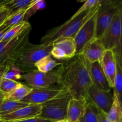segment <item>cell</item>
<instances>
[{
	"instance_id": "cell-1",
	"label": "cell",
	"mask_w": 122,
	"mask_h": 122,
	"mask_svg": "<svg viewBox=\"0 0 122 122\" xmlns=\"http://www.w3.org/2000/svg\"><path fill=\"white\" fill-rule=\"evenodd\" d=\"M90 66L91 63L82 53L62 62L60 86L72 98L86 100L88 89L92 85Z\"/></svg>"
},
{
	"instance_id": "cell-2",
	"label": "cell",
	"mask_w": 122,
	"mask_h": 122,
	"mask_svg": "<svg viewBox=\"0 0 122 122\" xmlns=\"http://www.w3.org/2000/svg\"><path fill=\"white\" fill-rule=\"evenodd\" d=\"M99 4L79 15H73L63 25L50 29L42 38L41 44H52L61 38H74L86 21L98 10Z\"/></svg>"
},
{
	"instance_id": "cell-3",
	"label": "cell",
	"mask_w": 122,
	"mask_h": 122,
	"mask_svg": "<svg viewBox=\"0 0 122 122\" xmlns=\"http://www.w3.org/2000/svg\"><path fill=\"white\" fill-rule=\"evenodd\" d=\"M52 48V44L35 45L29 41L18 53L13 64L17 66L24 73L36 70L35 63L50 55Z\"/></svg>"
},
{
	"instance_id": "cell-4",
	"label": "cell",
	"mask_w": 122,
	"mask_h": 122,
	"mask_svg": "<svg viewBox=\"0 0 122 122\" xmlns=\"http://www.w3.org/2000/svg\"><path fill=\"white\" fill-rule=\"evenodd\" d=\"M31 30L32 27L29 25L9 41L0 42V66L9 67L13 64L18 53L29 41Z\"/></svg>"
},
{
	"instance_id": "cell-5",
	"label": "cell",
	"mask_w": 122,
	"mask_h": 122,
	"mask_svg": "<svg viewBox=\"0 0 122 122\" xmlns=\"http://www.w3.org/2000/svg\"><path fill=\"white\" fill-rule=\"evenodd\" d=\"M61 66L48 73L41 72L36 70L23 73L20 79L32 88H61Z\"/></svg>"
},
{
	"instance_id": "cell-6",
	"label": "cell",
	"mask_w": 122,
	"mask_h": 122,
	"mask_svg": "<svg viewBox=\"0 0 122 122\" xmlns=\"http://www.w3.org/2000/svg\"><path fill=\"white\" fill-rule=\"evenodd\" d=\"M71 97L64 91L52 100L41 105V112L37 117L52 121L66 119L68 104Z\"/></svg>"
},
{
	"instance_id": "cell-7",
	"label": "cell",
	"mask_w": 122,
	"mask_h": 122,
	"mask_svg": "<svg viewBox=\"0 0 122 122\" xmlns=\"http://www.w3.org/2000/svg\"><path fill=\"white\" fill-rule=\"evenodd\" d=\"M122 6V1L101 0L97 13L95 38L100 39L102 37Z\"/></svg>"
},
{
	"instance_id": "cell-8",
	"label": "cell",
	"mask_w": 122,
	"mask_h": 122,
	"mask_svg": "<svg viewBox=\"0 0 122 122\" xmlns=\"http://www.w3.org/2000/svg\"><path fill=\"white\" fill-rule=\"evenodd\" d=\"M122 6L118 10L112 23L100 39L106 50H113L122 44Z\"/></svg>"
},
{
	"instance_id": "cell-9",
	"label": "cell",
	"mask_w": 122,
	"mask_h": 122,
	"mask_svg": "<svg viewBox=\"0 0 122 122\" xmlns=\"http://www.w3.org/2000/svg\"><path fill=\"white\" fill-rule=\"evenodd\" d=\"M104 91L97 88L92 85L87 92L86 101L91 104L97 110L105 114L110 109L114 99L113 90Z\"/></svg>"
},
{
	"instance_id": "cell-10",
	"label": "cell",
	"mask_w": 122,
	"mask_h": 122,
	"mask_svg": "<svg viewBox=\"0 0 122 122\" xmlns=\"http://www.w3.org/2000/svg\"><path fill=\"white\" fill-rule=\"evenodd\" d=\"M97 11L86 21L73 38L76 44V54H81L85 45L93 38H95Z\"/></svg>"
},
{
	"instance_id": "cell-11",
	"label": "cell",
	"mask_w": 122,
	"mask_h": 122,
	"mask_svg": "<svg viewBox=\"0 0 122 122\" xmlns=\"http://www.w3.org/2000/svg\"><path fill=\"white\" fill-rule=\"evenodd\" d=\"M76 47L73 38H64L52 42L50 55L58 60H67L76 55Z\"/></svg>"
},
{
	"instance_id": "cell-12",
	"label": "cell",
	"mask_w": 122,
	"mask_h": 122,
	"mask_svg": "<svg viewBox=\"0 0 122 122\" xmlns=\"http://www.w3.org/2000/svg\"><path fill=\"white\" fill-rule=\"evenodd\" d=\"M64 91L61 88H32L30 92L21 101L29 104L41 105L57 97Z\"/></svg>"
},
{
	"instance_id": "cell-13",
	"label": "cell",
	"mask_w": 122,
	"mask_h": 122,
	"mask_svg": "<svg viewBox=\"0 0 122 122\" xmlns=\"http://www.w3.org/2000/svg\"><path fill=\"white\" fill-rule=\"evenodd\" d=\"M105 51L106 49L101 39L94 38L85 45L81 53L92 64L95 62H100Z\"/></svg>"
},
{
	"instance_id": "cell-14",
	"label": "cell",
	"mask_w": 122,
	"mask_h": 122,
	"mask_svg": "<svg viewBox=\"0 0 122 122\" xmlns=\"http://www.w3.org/2000/svg\"><path fill=\"white\" fill-rule=\"evenodd\" d=\"M41 108V105L29 104L28 106L20 108L13 113L1 117L0 120L4 122H11L35 117L39 114Z\"/></svg>"
},
{
	"instance_id": "cell-15",
	"label": "cell",
	"mask_w": 122,
	"mask_h": 122,
	"mask_svg": "<svg viewBox=\"0 0 122 122\" xmlns=\"http://www.w3.org/2000/svg\"><path fill=\"white\" fill-rule=\"evenodd\" d=\"M100 63L110 86L113 89L116 71V63L113 50H106Z\"/></svg>"
},
{
	"instance_id": "cell-16",
	"label": "cell",
	"mask_w": 122,
	"mask_h": 122,
	"mask_svg": "<svg viewBox=\"0 0 122 122\" xmlns=\"http://www.w3.org/2000/svg\"><path fill=\"white\" fill-rule=\"evenodd\" d=\"M87 101L71 98L68 104L66 119L70 122H76L83 119L85 113Z\"/></svg>"
},
{
	"instance_id": "cell-17",
	"label": "cell",
	"mask_w": 122,
	"mask_h": 122,
	"mask_svg": "<svg viewBox=\"0 0 122 122\" xmlns=\"http://www.w3.org/2000/svg\"><path fill=\"white\" fill-rule=\"evenodd\" d=\"M90 75L92 85L95 87L104 91H110L112 89L100 62H95L91 64Z\"/></svg>"
},
{
	"instance_id": "cell-18",
	"label": "cell",
	"mask_w": 122,
	"mask_h": 122,
	"mask_svg": "<svg viewBox=\"0 0 122 122\" xmlns=\"http://www.w3.org/2000/svg\"><path fill=\"white\" fill-rule=\"evenodd\" d=\"M114 52L116 63L114 86L113 90L117 97L122 101V44H120L116 49L113 50Z\"/></svg>"
},
{
	"instance_id": "cell-19",
	"label": "cell",
	"mask_w": 122,
	"mask_h": 122,
	"mask_svg": "<svg viewBox=\"0 0 122 122\" xmlns=\"http://www.w3.org/2000/svg\"><path fill=\"white\" fill-rule=\"evenodd\" d=\"M114 99L110 109L106 117L111 122H122V101H120L116 94L113 92Z\"/></svg>"
},
{
	"instance_id": "cell-20",
	"label": "cell",
	"mask_w": 122,
	"mask_h": 122,
	"mask_svg": "<svg viewBox=\"0 0 122 122\" xmlns=\"http://www.w3.org/2000/svg\"><path fill=\"white\" fill-rule=\"evenodd\" d=\"M62 64V62L57 61L52 58L51 55L44 57L35 64V67L41 72L48 73L52 71Z\"/></svg>"
},
{
	"instance_id": "cell-21",
	"label": "cell",
	"mask_w": 122,
	"mask_h": 122,
	"mask_svg": "<svg viewBox=\"0 0 122 122\" xmlns=\"http://www.w3.org/2000/svg\"><path fill=\"white\" fill-rule=\"evenodd\" d=\"M35 0H10L4 4L5 8L8 11V17L29 7Z\"/></svg>"
},
{
	"instance_id": "cell-22",
	"label": "cell",
	"mask_w": 122,
	"mask_h": 122,
	"mask_svg": "<svg viewBox=\"0 0 122 122\" xmlns=\"http://www.w3.org/2000/svg\"><path fill=\"white\" fill-rule=\"evenodd\" d=\"M29 104L22 101H15L5 99L0 107V118L4 116L13 113L20 108L28 106Z\"/></svg>"
},
{
	"instance_id": "cell-23",
	"label": "cell",
	"mask_w": 122,
	"mask_h": 122,
	"mask_svg": "<svg viewBox=\"0 0 122 122\" xmlns=\"http://www.w3.org/2000/svg\"><path fill=\"white\" fill-rule=\"evenodd\" d=\"M32 90V88L26 85L20 83V85L12 92L5 97V99L15 101H21Z\"/></svg>"
},
{
	"instance_id": "cell-24",
	"label": "cell",
	"mask_w": 122,
	"mask_h": 122,
	"mask_svg": "<svg viewBox=\"0 0 122 122\" xmlns=\"http://www.w3.org/2000/svg\"><path fill=\"white\" fill-rule=\"evenodd\" d=\"M29 25H30L28 21H23L18 25L13 26L5 34L1 41H9L11 39L16 36L23 30L25 29L26 27L29 26Z\"/></svg>"
},
{
	"instance_id": "cell-25",
	"label": "cell",
	"mask_w": 122,
	"mask_h": 122,
	"mask_svg": "<svg viewBox=\"0 0 122 122\" xmlns=\"http://www.w3.org/2000/svg\"><path fill=\"white\" fill-rule=\"evenodd\" d=\"M27 8L17 12L15 14H14L8 17L6 19L5 21L2 23V25L1 26L5 27H13V26L18 25V24L20 23L22 21H23L25 13H26V11H27Z\"/></svg>"
},
{
	"instance_id": "cell-26",
	"label": "cell",
	"mask_w": 122,
	"mask_h": 122,
	"mask_svg": "<svg viewBox=\"0 0 122 122\" xmlns=\"http://www.w3.org/2000/svg\"><path fill=\"white\" fill-rule=\"evenodd\" d=\"M20 83L21 82L17 81L4 78L0 84V91L4 95V97H5L16 89Z\"/></svg>"
},
{
	"instance_id": "cell-27",
	"label": "cell",
	"mask_w": 122,
	"mask_h": 122,
	"mask_svg": "<svg viewBox=\"0 0 122 122\" xmlns=\"http://www.w3.org/2000/svg\"><path fill=\"white\" fill-rule=\"evenodd\" d=\"M98 110L97 109L91 104L87 102L85 113L83 116V122H98Z\"/></svg>"
},
{
	"instance_id": "cell-28",
	"label": "cell",
	"mask_w": 122,
	"mask_h": 122,
	"mask_svg": "<svg viewBox=\"0 0 122 122\" xmlns=\"http://www.w3.org/2000/svg\"><path fill=\"white\" fill-rule=\"evenodd\" d=\"M21 75L22 72L20 69L15 64H12L8 67L4 78L17 81V80L20 79Z\"/></svg>"
},
{
	"instance_id": "cell-29",
	"label": "cell",
	"mask_w": 122,
	"mask_h": 122,
	"mask_svg": "<svg viewBox=\"0 0 122 122\" xmlns=\"http://www.w3.org/2000/svg\"><path fill=\"white\" fill-rule=\"evenodd\" d=\"M45 7V3L44 1L41 0H35L34 2L27 8V11L25 13L24 21H27V20L29 17H30L33 14L36 13L38 10L42 9Z\"/></svg>"
},
{
	"instance_id": "cell-30",
	"label": "cell",
	"mask_w": 122,
	"mask_h": 122,
	"mask_svg": "<svg viewBox=\"0 0 122 122\" xmlns=\"http://www.w3.org/2000/svg\"><path fill=\"white\" fill-rule=\"evenodd\" d=\"M100 2H101V0H88V1H85L83 5L76 12L73 16H76V15L83 13V12L86 11L91 9L93 7H95L98 4H99Z\"/></svg>"
},
{
	"instance_id": "cell-31",
	"label": "cell",
	"mask_w": 122,
	"mask_h": 122,
	"mask_svg": "<svg viewBox=\"0 0 122 122\" xmlns=\"http://www.w3.org/2000/svg\"><path fill=\"white\" fill-rule=\"evenodd\" d=\"M11 122H54V121L48 120V119H42V118L38 117H35L29 118V119L20 120V121Z\"/></svg>"
},
{
	"instance_id": "cell-32",
	"label": "cell",
	"mask_w": 122,
	"mask_h": 122,
	"mask_svg": "<svg viewBox=\"0 0 122 122\" xmlns=\"http://www.w3.org/2000/svg\"><path fill=\"white\" fill-rule=\"evenodd\" d=\"M8 17V11L4 8L0 11V26L2 25L6 19Z\"/></svg>"
},
{
	"instance_id": "cell-33",
	"label": "cell",
	"mask_w": 122,
	"mask_h": 122,
	"mask_svg": "<svg viewBox=\"0 0 122 122\" xmlns=\"http://www.w3.org/2000/svg\"><path fill=\"white\" fill-rule=\"evenodd\" d=\"M98 122H111L106 118V114L98 110Z\"/></svg>"
},
{
	"instance_id": "cell-34",
	"label": "cell",
	"mask_w": 122,
	"mask_h": 122,
	"mask_svg": "<svg viewBox=\"0 0 122 122\" xmlns=\"http://www.w3.org/2000/svg\"><path fill=\"white\" fill-rule=\"evenodd\" d=\"M11 27H4V26H0V42L1 41V40H2L4 36L5 35V34L7 33V31H8Z\"/></svg>"
},
{
	"instance_id": "cell-35",
	"label": "cell",
	"mask_w": 122,
	"mask_h": 122,
	"mask_svg": "<svg viewBox=\"0 0 122 122\" xmlns=\"http://www.w3.org/2000/svg\"><path fill=\"white\" fill-rule=\"evenodd\" d=\"M8 67L5 66H0V84H1V82H2V79H4V75L5 73V72L7 71V69H8Z\"/></svg>"
},
{
	"instance_id": "cell-36",
	"label": "cell",
	"mask_w": 122,
	"mask_h": 122,
	"mask_svg": "<svg viewBox=\"0 0 122 122\" xmlns=\"http://www.w3.org/2000/svg\"><path fill=\"white\" fill-rule=\"evenodd\" d=\"M5 100L4 95L0 91V107H1V105H2V102H3L4 100Z\"/></svg>"
},
{
	"instance_id": "cell-37",
	"label": "cell",
	"mask_w": 122,
	"mask_h": 122,
	"mask_svg": "<svg viewBox=\"0 0 122 122\" xmlns=\"http://www.w3.org/2000/svg\"><path fill=\"white\" fill-rule=\"evenodd\" d=\"M8 0H0V5H4Z\"/></svg>"
},
{
	"instance_id": "cell-38",
	"label": "cell",
	"mask_w": 122,
	"mask_h": 122,
	"mask_svg": "<svg viewBox=\"0 0 122 122\" xmlns=\"http://www.w3.org/2000/svg\"><path fill=\"white\" fill-rule=\"evenodd\" d=\"M54 122H70L69 120L67 119H64V120H57V121H55Z\"/></svg>"
},
{
	"instance_id": "cell-39",
	"label": "cell",
	"mask_w": 122,
	"mask_h": 122,
	"mask_svg": "<svg viewBox=\"0 0 122 122\" xmlns=\"http://www.w3.org/2000/svg\"><path fill=\"white\" fill-rule=\"evenodd\" d=\"M5 8L4 5H0V11H2V10H4Z\"/></svg>"
},
{
	"instance_id": "cell-40",
	"label": "cell",
	"mask_w": 122,
	"mask_h": 122,
	"mask_svg": "<svg viewBox=\"0 0 122 122\" xmlns=\"http://www.w3.org/2000/svg\"><path fill=\"white\" fill-rule=\"evenodd\" d=\"M83 122V120H79V121H77V122Z\"/></svg>"
},
{
	"instance_id": "cell-41",
	"label": "cell",
	"mask_w": 122,
	"mask_h": 122,
	"mask_svg": "<svg viewBox=\"0 0 122 122\" xmlns=\"http://www.w3.org/2000/svg\"><path fill=\"white\" fill-rule=\"evenodd\" d=\"M0 122H3V121H2V120H0Z\"/></svg>"
}]
</instances>
